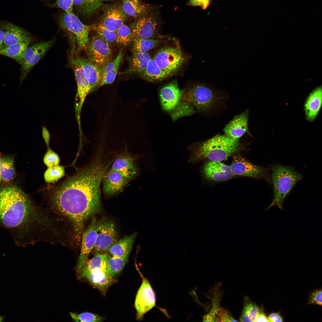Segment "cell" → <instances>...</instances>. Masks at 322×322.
<instances>
[{
	"instance_id": "9c48e42d",
	"label": "cell",
	"mask_w": 322,
	"mask_h": 322,
	"mask_svg": "<svg viewBox=\"0 0 322 322\" xmlns=\"http://www.w3.org/2000/svg\"><path fill=\"white\" fill-rule=\"evenodd\" d=\"M162 70L172 75L180 68L184 58L180 50L177 47H166L159 49L153 58Z\"/></svg>"
},
{
	"instance_id": "7402d4cb",
	"label": "cell",
	"mask_w": 322,
	"mask_h": 322,
	"mask_svg": "<svg viewBox=\"0 0 322 322\" xmlns=\"http://www.w3.org/2000/svg\"><path fill=\"white\" fill-rule=\"evenodd\" d=\"M83 278H87L104 296L105 295L109 288L115 281L114 278L108 275L107 272L100 270L89 272Z\"/></svg>"
},
{
	"instance_id": "d6a6232c",
	"label": "cell",
	"mask_w": 322,
	"mask_h": 322,
	"mask_svg": "<svg viewBox=\"0 0 322 322\" xmlns=\"http://www.w3.org/2000/svg\"><path fill=\"white\" fill-rule=\"evenodd\" d=\"M128 261L125 259L109 253L107 254L106 270L107 273L114 278L123 270Z\"/></svg>"
},
{
	"instance_id": "83f0119b",
	"label": "cell",
	"mask_w": 322,
	"mask_h": 322,
	"mask_svg": "<svg viewBox=\"0 0 322 322\" xmlns=\"http://www.w3.org/2000/svg\"><path fill=\"white\" fill-rule=\"evenodd\" d=\"M107 254H96L92 258L87 260L78 273L79 277L83 278L87 273L95 270H100L106 272V258Z\"/></svg>"
},
{
	"instance_id": "ba28073f",
	"label": "cell",
	"mask_w": 322,
	"mask_h": 322,
	"mask_svg": "<svg viewBox=\"0 0 322 322\" xmlns=\"http://www.w3.org/2000/svg\"><path fill=\"white\" fill-rule=\"evenodd\" d=\"M230 166L235 175L264 179L270 183L271 182L269 168L256 165L240 154L234 156Z\"/></svg>"
},
{
	"instance_id": "60d3db41",
	"label": "cell",
	"mask_w": 322,
	"mask_h": 322,
	"mask_svg": "<svg viewBox=\"0 0 322 322\" xmlns=\"http://www.w3.org/2000/svg\"><path fill=\"white\" fill-rule=\"evenodd\" d=\"M43 162L48 167H52L59 165L60 159L58 155L48 148L43 158Z\"/></svg>"
},
{
	"instance_id": "681fc988",
	"label": "cell",
	"mask_w": 322,
	"mask_h": 322,
	"mask_svg": "<svg viewBox=\"0 0 322 322\" xmlns=\"http://www.w3.org/2000/svg\"><path fill=\"white\" fill-rule=\"evenodd\" d=\"M268 322H271L283 321L281 316L278 313H273L270 314L268 317Z\"/></svg>"
},
{
	"instance_id": "ffe728a7",
	"label": "cell",
	"mask_w": 322,
	"mask_h": 322,
	"mask_svg": "<svg viewBox=\"0 0 322 322\" xmlns=\"http://www.w3.org/2000/svg\"><path fill=\"white\" fill-rule=\"evenodd\" d=\"M103 191L108 196L120 191L128 182L129 179L119 173L111 170L103 177Z\"/></svg>"
},
{
	"instance_id": "2e32d148",
	"label": "cell",
	"mask_w": 322,
	"mask_h": 322,
	"mask_svg": "<svg viewBox=\"0 0 322 322\" xmlns=\"http://www.w3.org/2000/svg\"><path fill=\"white\" fill-rule=\"evenodd\" d=\"M0 28L4 32L3 47L19 42H31L32 38L28 31L12 23L0 22Z\"/></svg>"
},
{
	"instance_id": "d4e9b609",
	"label": "cell",
	"mask_w": 322,
	"mask_h": 322,
	"mask_svg": "<svg viewBox=\"0 0 322 322\" xmlns=\"http://www.w3.org/2000/svg\"><path fill=\"white\" fill-rule=\"evenodd\" d=\"M111 169L129 179L134 178L137 172L134 160L128 156H122L117 158L113 163Z\"/></svg>"
},
{
	"instance_id": "f6af8a7d",
	"label": "cell",
	"mask_w": 322,
	"mask_h": 322,
	"mask_svg": "<svg viewBox=\"0 0 322 322\" xmlns=\"http://www.w3.org/2000/svg\"><path fill=\"white\" fill-rule=\"evenodd\" d=\"M123 56V52L121 50L119 52L117 56L114 60L111 61H110L102 66V75L107 72L120 66Z\"/></svg>"
},
{
	"instance_id": "8fae6325",
	"label": "cell",
	"mask_w": 322,
	"mask_h": 322,
	"mask_svg": "<svg viewBox=\"0 0 322 322\" xmlns=\"http://www.w3.org/2000/svg\"><path fill=\"white\" fill-rule=\"evenodd\" d=\"M55 38L49 41L34 44L28 47L21 68L20 84L25 79L33 67L52 47Z\"/></svg>"
},
{
	"instance_id": "484cf974",
	"label": "cell",
	"mask_w": 322,
	"mask_h": 322,
	"mask_svg": "<svg viewBox=\"0 0 322 322\" xmlns=\"http://www.w3.org/2000/svg\"><path fill=\"white\" fill-rule=\"evenodd\" d=\"M151 58L147 52L133 53L129 59V66L127 69L121 74H143Z\"/></svg>"
},
{
	"instance_id": "f1b7e54d",
	"label": "cell",
	"mask_w": 322,
	"mask_h": 322,
	"mask_svg": "<svg viewBox=\"0 0 322 322\" xmlns=\"http://www.w3.org/2000/svg\"><path fill=\"white\" fill-rule=\"evenodd\" d=\"M29 44L19 42L3 47L0 50V55L11 58L21 65Z\"/></svg>"
},
{
	"instance_id": "d590c367",
	"label": "cell",
	"mask_w": 322,
	"mask_h": 322,
	"mask_svg": "<svg viewBox=\"0 0 322 322\" xmlns=\"http://www.w3.org/2000/svg\"><path fill=\"white\" fill-rule=\"evenodd\" d=\"M259 309L247 297L244 298L243 310L239 318L241 322H255Z\"/></svg>"
},
{
	"instance_id": "e0dca14e",
	"label": "cell",
	"mask_w": 322,
	"mask_h": 322,
	"mask_svg": "<svg viewBox=\"0 0 322 322\" xmlns=\"http://www.w3.org/2000/svg\"><path fill=\"white\" fill-rule=\"evenodd\" d=\"M160 95L163 109L166 111H171L177 106L181 100L182 91L177 82L174 80L161 89Z\"/></svg>"
},
{
	"instance_id": "52a82bcc",
	"label": "cell",
	"mask_w": 322,
	"mask_h": 322,
	"mask_svg": "<svg viewBox=\"0 0 322 322\" xmlns=\"http://www.w3.org/2000/svg\"><path fill=\"white\" fill-rule=\"evenodd\" d=\"M96 237L94 248L96 254L108 251L112 245L118 239L115 226L111 220L103 218L97 220Z\"/></svg>"
},
{
	"instance_id": "ee69618b",
	"label": "cell",
	"mask_w": 322,
	"mask_h": 322,
	"mask_svg": "<svg viewBox=\"0 0 322 322\" xmlns=\"http://www.w3.org/2000/svg\"><path fill=\"white\" fill-rule=\"evenodd\" d=\"M120 66L102 75L101 79L98 88L105 85L112 83L116 78Z\"/></svg>"
},
{
	"instance_id": "816d5d0a",
	"label": "cell",
	"mask_w": 322,
	"mask_h": 322,
	"mask_svg": "<svg viewBox=\"0 0 322 322\" xmlns=\"http://www.w3.org/2000/svg\"><path fill=\"white\" fill-rule=\"evenodd\" d=\"M268 319L267 316L262 311H260L257 315L255 322H268Z\"/></svg>"
},
{
	"instance_id": "cb8c5ba5",
	"label": "cell",
	"mask_w": 322,
	"mask_h": 322,
	"mask_svg": "<svg viewBox=\"0 0 322 322\" xmlns=\"http://www.w3.org/2000/svg\"><path fill=\"white\" fill-rule=\"evenodd\" d=\"M71 65L75 72L77 83V97L79 99L78 107L79 111H80L87 96L90 92L91 88L82 68L76 65Z\"/></svg>"
},
{
	"instance_id": "5b68a950",
	"label": "cell",
	"mask_w": 322,
	"mask_h": 322,
	"mask_svg": "<svg viewBox=\"0 0 322 322\" xmlns=\"http://www.w3.org/2000/svg\"><path fill=\"white\" fill-rule=\"evenodd\" d=\"M221 98L212 86L203 83H196L182 91V100L205 113L213 110Z\"/></svg>"
},
{
	"instance_id": "8d00e7d4",
	"label": "cell",
	"mask_w": 322,
	"mask_h": 322,
	"mask_svg": "<svg viewBox=\"0 0 322 322\" xmlns=\"http://www.w3.org/2000/svg\"><path fill=\"white\" fill-rule=\"evenodd\" d=\"M116 42L118 44L126 46L133 40V32L131 28L123 24L116 32Z\"/></svg>"
},
{
	"instance_id": "e575fe53",
	"label": "cell",
	"mask_w": 322,
	"mask_h": 322,
	"mask_svg": "<svg viewBox=\"0 0 322 322\" xmlns=\"http://www.w3.org/2000/svg\"><path fill=\"white\" fill-rule=\"evenodd\" d=\"M15 174V169L13 158L10 156L1 158L0 168V176L5 183L8 182L13 179Z\"/></svg>"
},
{
	"instance_id": "6da1fadb",
	"label": "cell",
	"mask_w": 322,
	"mask_h": 322,
	"mask_svg": "<svg viewBox=\"0 0 322 322\" xmlns=\"http://www.w3.org/2000/svg\"><path fill=\"white\" fill-rule=\"evenodd\" d=\"M0 226L9 231L17 246L23 247L38 242L64 246L70 234L62 219L15 187L0 188Z\"/></svg>"
},
{
	"instance_id": "7bdbcfd3",
	"label": "cell",
	"mask_w": 322,
	"mask_h": 322,
	"mask_svg": "<svg viewBox=\"0 0 322 322\" xmlns=\"http://www.w3.org/2000/svg\"><path fill=\"white\" fill-rule=\"evenodd\" d=\"M238 321L227 310L220 306L218 308L216 316L215 322Z\"/></svg>"
},
{
	"instance_id": "9a60e30c",
	"label": "cell",
	"mask_w": 322,
	"mask_h": 322,
	"mask_svg": "<svg viewBox=\"0 0 322 322\" xmlns=\"http://www.w3.org/2000/svg\"><path fill=\"white\" fill-rule=\"evenodd\" d=\"M202 172L206 179L216 182L227 180L235 175L230 166L220 161H209L206 162L203 166Z\"/></svg>"
},
{
	"instance_id": "c3c4849f",
	"label": "cell",
	"mask_w": 322,
	"mask_h": 322,
	"mask_svg": "<svg viewBox=\"0 0 322 322\" xmlns=\"http://www.w3.org/2000/svg\"><path fill=\"white\" fill-rule=\"evenodd\" d=\"M210 0H189V4L193 6H200L203 9L207 8Z\"/></svg>"
},
{
	"instance_id": "4dcf8cb0",
	"label": "cell",
	"mask_w": 322,
	"mask_h": 322,
	"mask_svg": "<svg viewBox=\"0 0 322 322\" xmlns=\"http://www.w3.org/2000/svg\"><path fill=\"white\" fill-rule=\"evenodd\" d=\"M172 75L160 69L153 58L149 61L147 67L141 75L146 80L154 82L161 81Z\"/></svg>"
},
{
	"instance_id": "db71d44e",
	"label": "cell",
	"mask_w": 322,
	"mask_h": 322,
	"mask_svg": "<svg viewBox=\"0 0 322 322\" xmlns=\"http://www.w3.org/2000/svg\"><path fill=\"white\" fill-rule=\"evenodd\" d=\"M5 317L0 315V322H3L4 321Z\"/></svg>"
},
{
	"instance_id": "bcb514c9",
	"label": "cell",
	"mask_w": 322,
	"mask_h": 322,
	"mask_svg": "<svg viewBox=\"0 0 322 322\" xmlns=\"http://www.w3.org/2000/svg\"><path fill=\"white\" fill-rule=\"evenodd\" d=\"M51 5L52 7L61 9L66 13L73 12V0H57Z\"/></svg>"
},
{
	"instance_id": "3957f363",
	"label": "cell",
	"mask_w": 322,
	"mask_h": 322,
	"mask_svg": "<svg viewBox=\"0 0 322 322\" xmlns=\"http://www.w3.org/2000/svg\"><path fill=\"white\" fill-rule=\"evenodd\" d=\"M241 148L239 140L218 134L189 146L188 162L192 165L204 160L222 162L236 154Z\"/></svg>"
},
{
	"instance_id": "ac0fdd59",
	"label": "cell",
	"mask_w": 322,
	"mask_h": 322,
	"mask_svg": "<svg viewBox=\"0 0 322 322\" xmlns=\"http://www.w3.org/2000/svg\"><path fill=\"white\" fill-rule=\"evenodd\" d=\"M158 25L157 20L153 15L140 17L132 26L133 38H153L157 32Z\"/></svg>"
},
{
	"instance_id": "4316f807",
	"label": "cell",
	"mask_w": 322,
	"mask_h": 322,
	"mask_svg": "<svg viewBox=\"0 0 322 322\" xmlns=\"http://www.w3.org/2000/svg\"><path fill=\"white\" fill-rule=\"evenodd\" d=\"M322 90L318 88L314 91L308 97L305 104V110L307 119L313 121L317 116L322 103Z\"/></svg>"
},
{
	"instance_id": "4fadbf2b",
	"label": "cell",
	"mask_w": 322,
	"mask_h": 322,
	"mask_svg": "<svg viewBox=\"0 0 322 322\" xmlns=\"http://www.w3.org/2000/svg\"><path fill=\"white\" fill-rule=\"evenodd\" d=\"M97 221L95 216L92 217L91 223L82 233L80 246V252L76 267L78 273L88 260L90 253L94 249L96 237Z\"/></svg>"
},
{
	"instance_id": "8992f818",
	"label": "cell",
	"mask_w": 322,
	"mask_h": 322,
	"mask_svg": "<svg viewBox=\"0 0 322 322\" xmlns=\"http://www.w3.org/2000/svg\"><path fill=\"white\" fill-rule=\"evenodd\" d=\"M58 23L62 29L71 32L75 36L79 49L84 48L88 43L89 34L92 29V26L83 23L73 12H64L59 17Z\"/></svg>"
},
{
	"instance_id": "30bf717a",
	"label": "cell",
	"mask_w": 322,
	"mask_h": 322,
	"mask_svg": "<svg viewBox=\"0 0 322 322\" xmlns=\"http://www.w3.org/2000/svg\"><path fill=\"white\" fill-rule=\"evenodd\" d=\"M137 269L142 278V283L136 295L134 307L136 311V319L141 320L145 314L155 306V293L148 280Z\"/></svg>"
},
{
	"instance_id": "74e56055",
	"label": "cell",
	"mask_w": 322,
	"mask_h": 322,
	"mask_svg": "<svg viewBox=\"0 0 322 322\" xmlns=\"http://www.w3.org/2000/svg\"><path fill=\"white\" fill-rule=\"evenodd\" d=\"M65 174L64 168L59 165L48 167L44 174V178L46 182H55L64 177Z\"/></svg>"
},
{
	"instance_id": "f907efd6",
	"label": "cell",
	"mask_w": 322,
	"mask_h": 322,
	"mask_svg": "<svg viewBox=\"0 0 322 322\" xmlns=\"http://www.w3.org/2000/svg\"><path fill=\"white\" fill-rule=\"evenodd\" d=\"M42 135L45 143L48 148H49L50 136L48 131L45 127H43V128Z\"/></svg>"
},
{
	"instance_id": "5bb4252c",
	"label": "cell",
	"mask_w": 322,
	"mask_h": 322,
	"mask_svg": "<svg viewBox=\"0 0 322 322\" xmlns=\"http://www.w3.org/2000/svg\"><path fill=\"white\" fill-rule=\"evenodd\" d=\"M71 64L82 68L90 86L91 92L98 88L102 78V67L84 58L77 57L71 60Z\"/></svg>"
},
{
	"instance_id": "603a6c76",
	"label": "cell",
	"mask_w": 322,
	"mask_h": 322,
	"mask_svg": "<svg viewBox=\"0 0 322 322\" xmlns=\"http://www.w3.org/2000/svg\"><path fill=\"white\" fill-rule=\"evenodd\" d=\"M122 9L118 7L112 9L99 24L109 30L116 32L126 19V14Z\"/></svg>"
},
{
	"instance_id": "d6986e66",
	"label": "cell",
	"mask_w": 322,
	"mask_h": 322,
	"mask_svg": "<svg viewBox=\"0 0 322 322\" xmlns=\"http://www.w3.org/2000/svg\"><path fill=\"white\" fill-rule=\"evenodd\" d=\"M248 111L235 116L226 126L223 131L225 135L236 140L248 131Z\"/></svg>"
},
{
	"instance_id": "f5cc1de1",
	"label": "cell",
	"mask_w": 322,
	"mask_h": 322,
	"mask_svg": "<svg viewBox=\"0 0 322 322\" xmlns=\"http://www.w3.org/2000/svg\"><path fill=\"white\" fill-rule=\"evenodd\" d=\"M4 32L3 30L0 28V50L4 47Z\"/></svg>"
},
{
	"instance_id": "ab89813d",
	"label": "cell",
	"mask_w": 322,
	"mask_h": 322,
	"mask_svg": "<svg viewBox=\"0 0 322 322\" xmlns=\"http://www.w3.org/2000/svg\"><path fill=\"white\" fill-rule=\"evenodd\" d=\"M92 29L95 31L97 34L106 41L109 45L116 41V32L109 30L99 24L96 26H92Z\"/></svg>"
},
{
	"instance_id": "7c38bea8",
	"label": "cell",
	"mask_w": 322,
	"mask_h": 322,
	"mask_svg": "<svg viewBox=\"0 0 322 322\" xmlns=\"http://www.w3.org/2000/svg\"><path fill=\"white\" fill-rule=\"evenodd\" d=\"M89 60L102 66L111 60L112 53L109 44L97 34L84 47Z\"/></svg>"
},
{
	"instance_id": "7a4b0ae2",
	"label": "cell",
	"mask_w": 322,
	"mask_h": 322,
	"mask_svg": "<svg viewBox=\"0 0 322 322\" xmlns=\"http://www.w3.org/2000/svg\"><path fill=\"white\" fill-rule=\"evenodd\" d=\"M110 164L97 158L78 170L47 196L49 208L69 227L75 247L80 244L87 221L100 210V184Z\"/></svg>"
},
{
	"instance_id": "f35d334b",
	"label": "cell",
	"mask_w": 322,
	"mask_h": 322,
	"mask_svg": "<svg viewBox=\"0 0 322 322\" xmlns=\"http://www.w3.org/2000/svg\"><path fill=\"white\" fill-rule=\"evenodd\" d=\"M71 318L76 322H100L103 321L105 318L100 315L89 312H84L80 314L71 312Z\"/></svg>"
},
{
	"instance_id": "44dd1931",
	"label": "cell",
	"mask_w": 322,
	"mask_h": 322,
	"mask_svg": "<svg viewBox=\"0 0 322 322\" xmlns=\"http://www.w3.org/2000/svg\"><path fill=\"white\" fill-rule=\"evenodd\" d=\"M137 236V232H135L130 235L118 239L109 248L108 251L109 253L122 257L128 261Z\"/></svg>"
},
{
	"instance_id": "1f68e13d",
	"label": "cell",
	"mask_w": 322,
	"mask_h": 322,
	"mask_svg": "<svg viewBox=\"0 0 322 322\" xmlns=\"http://www.w3.org/2000/svg\"><path fill=\"white\" fill-rule=\"evenodd\" d=\"M122 10L127 15L137 18L147 12L148 5L142 3L139 0H121Z\"/></svg>"
},
{
	"instance_id": "277c9868",
	"label": "cell",
	"mask_w": 322,
	"mask_h": 322,
	"mask_svg": "<svg viewBox=\"0 0 322 322\" xmlns=\"http://www.w3.org/2000/svg\"><path fill=\"white\" fill-rule=\"evenodd\" d=\"M271 177L273 184L274 196L272 202L266 209L276 206L281 210L285 199L302 175L292 167L276 165L271 169Z\"/></svg>"
},
{
	"instance_id": "11a10c76",
	"label": "cell",
	"mask_w": 322,
	"mask_h": 322,
	"mask_svg": "<svg viewBox=\"0 0 322 322\" xmlns=\"http://www.w3.org/2000/svg\"><path fill=\"white\" fill-rule=\"evenodd\" d=\"M1 158L0 157V168L1 164ZM1 182V177H0V183Z\"/></svg>"
},
{
	"instance_id": "9f6ffc18",
	"label": "cell",
	"mask_w": 322,
	"mask_h": 322,
	"mask_svg": "<svg viewBox=\"0 0 322 322\" xmlns=\"http://www.w3.org/2000/svg\"><path fill=\"white\" fill-rule=\"evenodd\" d=\"M101 0L102 1H106V0H107H107Z\"/></svg>"
},
{
	"instance_id": "7dc6e473",
	"label": "cell",
	"mask_w": 322,
	"mask_h": 322,
	"mask_svg": "<svg viewBox=\"0 0 322 322\" xmlns=\"http://www.w3.org/2000/svg\"><path fill=\"white\" fill-rule=\"evenodd\" d=\"M322 290H318L313 292L310 296L309 303L322 305Z\"/></svg>"
},
{
	"instance_id": "836d02e7",
	"label": "cell",
	"mask_w": 322,
	"mask_h": 322,
	"mask_svg": "<svg viewBox=\"0 0 322 322\" xmlns=\"http://www.w3.org/2000/svg\"><path fill=\"white\" fill-rule=\"evenodd\" d=\"M133 41L132 51L133 53H135L147 52L159 45L161 40L153 38H134Z\"/></svg>"
},
{
	"instance_id": "f546056e",
	"label": "cell",
	"mask_w": 322,
	"mask_h": 322,
	"mask_svg": "<svg viewBox=\"0 0 322 322\" xmlns=\"http://www.w3.org/2000/svg\"><path fill=\"white\" fill-rule=\"evenodd\" d=\"M101 0H73V10L78 14L90 16L102 5Z\"/></svg>"
},
{
	"instance_id": "b9f144b4",
	"label": "cell",
	"mask_w": 322,
	"mask_h": 322,
	"mask_svg": "<svg viewBox=\"0 0 322 322\" xmlns=\"http://www.w3.org/2000/svg\"><path fill=\"white\" fill-rule=\"evenodd\" d=\"M219 298L217 295H215L213 298V305L209 313L204 315L203 318V322H215V316L218 308L220 306L219 304Z\"/></svg>"
}]
</instances>
